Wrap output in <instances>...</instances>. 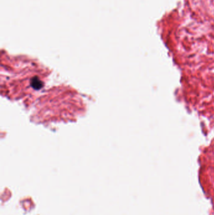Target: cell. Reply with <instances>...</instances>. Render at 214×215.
<instances>
[{
  "instance_id": "1",
  "label": "cell",
  "mask_w": 214,
  "mask_h": 215,
  "mask_svg": "<svg viewBox=\"0 0 214 215\" xmlns=\"http://www.w3.org/2000/svg\"><path fill=\"white\" fill-rule=\"evenodd\" d=\"M33 82L32 86H34V87H35V88H36V89H37V88L39 89V87H38V86H37V84H38V85L40 86V84H41V82L39 80H38V81H37V79H34V82Z\"/></svg>"
}]
</instances>
